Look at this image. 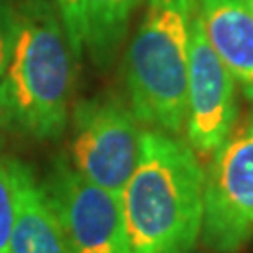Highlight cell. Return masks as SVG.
<instances>
[{
	"mask_svg": "<svg viewBox=\"0 0 253 253\" xmlns=\"http://www.w3.org/2000/svg\"><path fill=\"white\" fill-rule=\"evenodd\" d=\"M120 208L126 253H191L205 217V167L197 154L180 137L143 129Z\"/></svg>",
	"mask_w": 253,
	"mask_h": 253,
	"instance_id": "6da1fadb",
	"label": "cell"
},
{
	"mask_svg": "<svg viewBox=\"0 0 253 253\" xmlns=\"http://www.w3.org/2000/svg\"><path fill=\"white\" fill-rule=\"evenodd\" d=\"M253 240V111L205 169L201 242L214 253H238Z\"/></svg>",
	"mask_w": 253,
	"mask_h": 253,
	"instance_id": "277c9868",
	"label": "cell"
},
{
	"mask_svg": "<svg viewBox=\"0 0 253 253\" xmlns=\"http://www.w3.org/2000/svg\"><path fill=\"white\" fill-rule=\"evenodd\" d=\"M15 34V6L9 0H0V77L8 66Z\"/></svg>",
	"mask_w": 253,
	"mask_h": 253,
	"instance_id": "4fadbf2b",
	"label": "cell"
},
{
	"mask_svg": "<svg viewBox=\"0 0 253 253\" xmlns=\"http://www.w3.org/2000/svg\"><path fill=\"white\" fill-rule=\"evenodd\" d=\"M236 117V83L208 43L197 11L190 38L184 141L199 160L212 158L231 135Z\"/></svg>",
	"mask_w": 253,
	"mask_h": 253,
	"instance_id": "52a82bcc",
	"label": "cell"
},
{
	"mask_svg": "<svg viewBox=\"0 0 253 253\" xmlns=\"http://www.w3.org/2000/svg\"><path fill=\"white\" fill-rule=\"evenodd\" d=\"M248 4H250V8H252V11H253V0H248Z\"/></svg>",
	"mask_w": 253,
	"mask_h": 253,
	"instance_id": "5bb4252c",
	"label": "cell"
},
{
	"mask_svg": "<svg viewBox=\"0 0 253 253\" xmlns=\"http://www.w3.org/2000/svg\"><path fill=\"white\" fill-rule=\"evenodd\" d=\"M75 60L53 0H19L0 77V124L38 141L58 139L70 120Z\"/></svg>",
	"mask_w": 253,
	"mask_h": 253,
	"instance_id": "7a4b0ae2",
	"label": "cell"
},
{
	"mask_svg": "<svg viewBox=\"0 0 253 253\" xmlns=\"http://www.w3.org/2000/svg\"><path fill=\"white\" fill-rule=\"evenodd\" d=\"M13 160L0 154V253H11L9 242L15 223V176Z\"/></svg>",
	"mask_w": 253,
	"mask_h": 253,
	"instance_id": "8fae6325",
	"label": "cell"
},
{
	"mask_svg": "<svg viewBox=\"0 0 253 253\" xmlns=\"http://www.w3.org/2000/svg\"><path fill=\"white\" fill-rule=\"evenodd\" d=\"M197 0H145L124 54L127 105L139 124L180 137Z\"/></svg>",
	"mask_w": 253,
	"mask_h": 253,
	"instance_id": "3957f363",
	"label": "cell"
},
{
	"mask_svg": "<svg viewBox=\"0 0 253 253\" xmlns=\"http://www.w3.org/2000/svg\"><path fill=\"white\" fill-rule=\"evenodd\" d=\"M70 163L83 178L120 195L139 160V120L124 100L96 96L72 111Z\"/></svg>",
	"mask_w": 253,
	"mask_h": 253,
	"instance_id": "5b68a950",
	"label": "cell"
},
{
	"mask_svg": "<svg viewBox=\"0 0 253 253\" xmlns=\"http://www.w3.org/2000/svg\"><path fill=\"white\" fill-rule=\"evenodd\" d=\"M197 11L210 47L253 100V11L248 0H197Z\"/></svg>",
	"mask_w": 253,
	"mask_h": 253,
	"instance_id": "ba28073f",
	"label": "cell"
},
{
	"mask_svg": "<svg viewBox=\"0 0 253 253\" xmlns=\"http://www.w3.org/2000/svg\"><path fill=\"white\" fill-rule=\"evenodd\" d=\"M15 176V223L11 253H70L62 227L43 186L25 163L13 160Z\"/></svg>",
	"mask_w": 253,
	"mask_h": 253,
	"instance_id": "9c48e42d",
	"label": "cell"
},
{
	"mask_svg": "<svg viewBox=\"0 0 253 253\" xmlns=\"http://www.w3.org/2000/svg\"><path fill=\"white\" fill-rule=\"evenodd\" d=\"M42 186L70 253H126L120 195L83 178L62 158Z\"/></svg>",
	"mask_w": 253,
	"mask_h": 253,
	"instance_id": "8992f818",
	"label": "cell"
},
{
	"mask_svg": "<svg viewBox=\"0 0 253 253\" xmlns=\"http://www.w3.org/2000/svg\"><path fill=\"white\" fill-rule=\"evenodd\" d=\"M84 49L92 62L107 70L124 43L131 17L143 0H81Z\"/></svg>",
	"mask_w": 253,
	"mask_h": 253,
	"instance_id": "30bf717a",
	"label": "cell"
},
{
	"mask_svg": "<svg viewBox=\"0 0 253 253\" xmlns=\"http://www.w3.org/2000/svg\"><path fill=\"white\" fill-rule=\"evenodd\" d=\"M60 17L73 56L79 60L84 51V17H83L81 0H53Z\"/></svg>",
	"mask_w": 253,
	"mask_h": 253,
	"instance_id": "7c38bea8",
	"label": "cell"
}]
</instances>
